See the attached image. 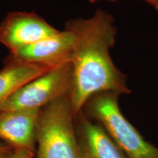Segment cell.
<instances>
[{"instance_id":"obj_1","label":"cell","mask_w":158,"mask_h":158,"mask_svg":"<svg viewBox=\"0 0 158 158\" xmlns=\"http://www.w3.org/2000/svg\"><path fill=\"white\" fill-rule=\"evenodd\" d=\"M64 28L74 37L70 97L75 117L89 99L99 92H111L119 95L131 93L127 76L116 66L110 54L117 35L113 15L98 9L89 18L69 20Z\"/></svg>"},{"instance_id":"obj_2","label":"cell","mask_w":158,"mask_h":158,"mask_svg":"<svg viewBox=\"0 0 158 158\" xmlns=\"http://www.w3.org/2000/svg\"><path fill=\"white\" fill-rule=\"evenodd\" d=\"M119 96L99 92L86 101L82 111L104 128L127 158H158V147L146 141L122 113Z\"/></svg>"},{"instance_id":"obj_3","label":"cell","mask_w":158,"mask_h":158,"mask_svg":"<svg viewBox=\"0 0 158 158\" xmlns=\"http://www.w3.org/2000/svg\"><path fill=\"white\" fill-rule=\"evenodd\" d=\"M35 158H81L70 94L40 110Z\"/></svg>"},{"instance_id":"obj_4","label":"cell","mask_w":158,"mask_h":158,"mask_svg":"<svg viewBox=\"0 0 158 158\" xmlns=\"http://www.w3.org/2000/svg\"><path fill=\"white\" fill-rule=\"evenodd\" d=\"M73 69L70 63L45 73L19 88L10 97L0 111L38 110L63 96L70 94Z\"/></svg>"},{"instance_id":"obj_5","label":"cell","mask_w":158,"mask_h":158,"mask_svg":"<svg viewBox=\"0 0 158 158\" xmlns=\"http://www.w3.org/2000/svg\"><path fill=\"white\" fill-rule=\"evenodd\" d=\"M59 31L35 12L13 11L0 23V43L15 53Z\"/></svg>"},{"instance_id":"obj_6","label":"cell","mask_w":158,"mask_h":158,"mask_svg":"<svg viewBox=\"0 0 158 158\" xmlns=\"http://www.w3.org/2000/svg\"><path fill=\"white\" fill-rule=\"evenodd\" d=\"M74 37L65 29L17 52L9 53L4 65L36 64L54 69L70 63Z\"/></svg>"},{"instance_id":"obj_7","label":"cell","mask_w":158,"mask_h":158,"mask_svg":"<svg viewBox=\"0 0 158 158\" xmlns=\"http://www.w3.org/2000/svg\"><path fill=\"white\" fill-rule=\"evenodd\" d=\"M75 127L81 158H127L103 127L81 111Z\"/></svg>"},{"instance_id":"obj_8","label":"cell","mask_w":158,"mask_h":158,"mask_svg":"<svg viewBox=\"0 0 158 158\" xmlns=\"http://www.w3.org/2000/svg\"><path fill=\"white\" fill-rule=\"evenodd\" d=\"M38 110L0 111V141L15 149L34 152Z\"/></svg>"},{"instance_id":"obj_9","label":"cell","mask_w":158,"mask_h":158,"mask_svg":"<svg viewBox=\"0 0 158 158\" xmlns=\"http://www.w3.org/2000/svg\"><path fill=\"white\" fill-rule=\"evenodd\" d=\"M49 70L36 64L4 65L0 70V109L19 88Z\"/></svg>"},{"instance_id":"obj_10","label":"cell","mask_w":158,"mask_h":158,"mask_svg":"<svg viewBox=\"0 0 158 158\" xmlns=\"http://www.w3.org/2000/svg\"><path fill=\"white\" fill-rule=\"evenodd\" d=\"M33 152L25 149H15L7 158H35Z\"/></svg>"},{"instance_id":"obj_11","label":"cell","mask_w":158,"mask_h":158,"mask_svg":"<svg viewBox=\"0 0 158 158\" xmlns=\"http://www.w3.org/2000/svg\"><path fill=\"white\" fill-rule=\"evenodd\" d=\"M7 148L5 145V143L0 141V157H2L7 152Z\"/></svg>"},{"instance_id":"obj_12","label":"cell","mask_w":158,"mask_h":158,"mask_svg":"<svg viewBox=\"0 0 158 158\" xmlns=\"http://www.w3.org/2000/svg\"><path fill=\"white\" fill-rule=\"evenodd\" d=\"M144 1L147 2L152 7H153L156 10L158 11V0H144Z\"/></svg>"},{"instance_id":"obj_13","label":"cell","mask_w":158,"mask_h":158,"mask_svg":"<svg viewBox=\"0 0 158 158\" xmlns=\"http://www.w3.org/2000/svg\"><path fill=\"white\" fill-rule=\"evenodd\" d=\"M89 2L90 3H94V2H99V1H102V0H88ZM106 1H110V2H115L116 0H106Z\"/></svg>"},{"instance_id":"obj_14","label":"cell","mask_w":158,"mask_h":158,"mask_svg":"<svg viewBox=\"0 0 158 158\" xmlns=\"http://www.w3.org/2000/svg\"><path fill=\"white\" fill-rule=\"evenodd\" d=\"M0 158H2V157H0Z\"/></svg>"}]
</instances>
